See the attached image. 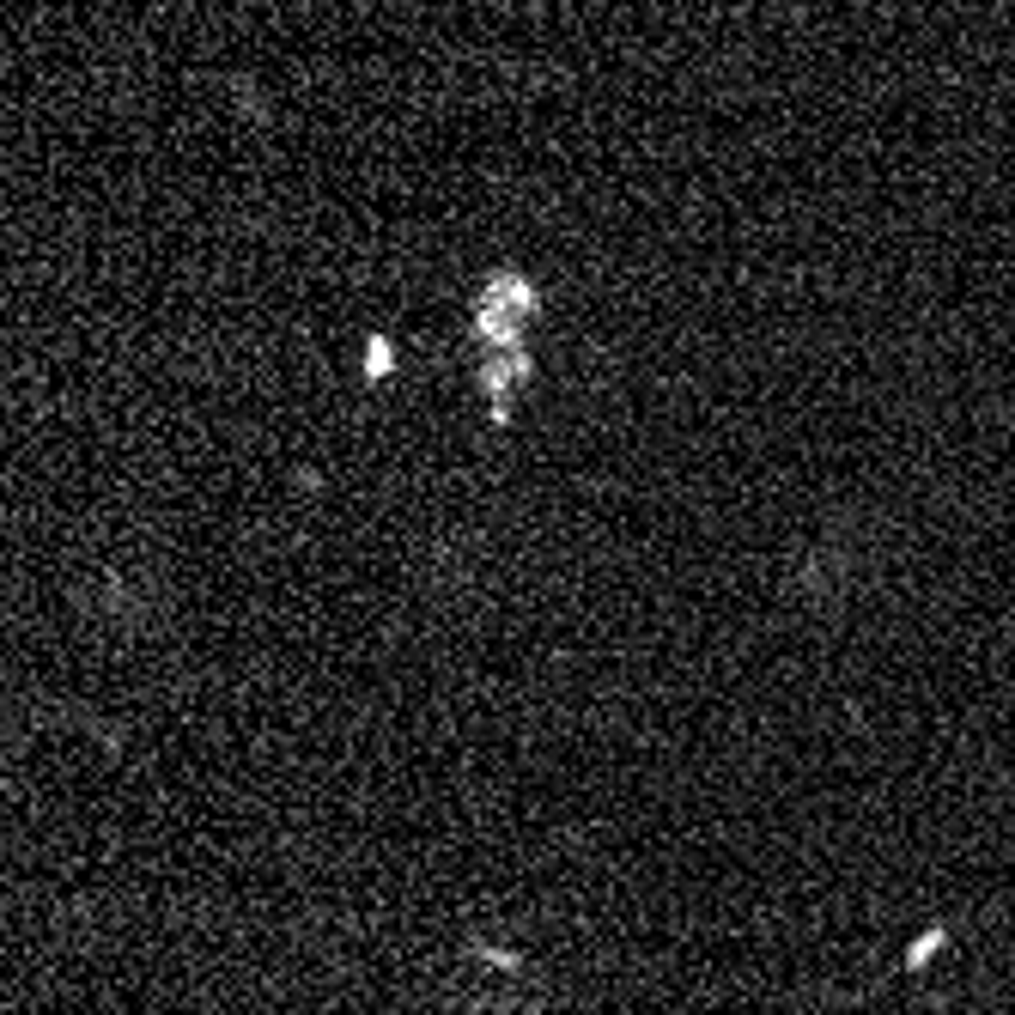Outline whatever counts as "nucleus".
<instances>
[{"label": "nucleus", "instance_id": "obj_2", "mask_svg": "<svg viewBox=\"0 0 1015 1015\" xmlns=\"http://www.w3.org/2000/svg\"><path fill=\"white\" fill-rule=\"evenodd\" d=\"M936 949H943V930H924L918 943L906 949V967H912V973H918V967H930V955H936Z\"/></svg>", "mask_w": 1015, "mask_h": 1015}, {"label": "nucleus", "instance_id": "obj_1", "mask_svg": "<svg viewBox=\"0 0 1015 1015\" xmlns=\"http://www.w3.org/2000/svg\"><path fill=\"white\" fill-rule=\"evenodd\" d=\"M389 371H396V347L371 341V347H365V377H389Z\"/></svg>", "mask_w": 1015, "mask_h": 1015}]
</instances>
